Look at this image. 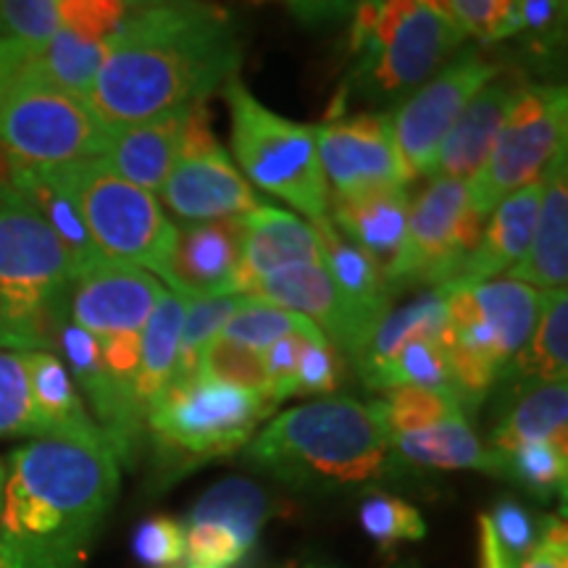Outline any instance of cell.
I'll return each instance as SVG.
<instances>
[{
  "label": "cell",
  "mask_w": 568,
  "mask_h": 568,
  "mask_svg": "<svg viewBox=\"0 0 568 568\" xmlns=\"http://www.w3.org/2000/svg\"><path fill=\"white\" fill-rule=\"evenodd\" d=\"M243 67V38L209 0H166L134 11L113 34L88 95L109 132L209 101Z\"/></svg>",
  "instance_id": "obj_1"
},
{
  "label": "cell",
  "mask_w": 568,
  "mask_h": 568,
  "mask_svg": "<svg viewBox=\"0 0 568 568\" xmlns=\"http://www.w3.org/2000/svg\"><path fill=\"white\" fill-rule=\"evenodd\" d=\"M116 493L109 443L38 437L13 450L0 500V568H82Z\"/></svg>",
  "instance_id": "obj_2"
},
{
  "label": "cell",
  "mask_w": 568,
  "mask_h": 568,
  "mask_svg": "<svg viewBox=\"0 0 568 568\" xmlns=\"http://www.w3.org/2000/svg\"><path fill=\"white\" fill-rule=\"evenodd\" d=\"M245 458L293 487L335 489L382 479L397 456L379 403L324 397L274 416Z\"/></svg>",
  "instance_id": "obj_3"
},
{
  "label": "cell",
  "mask_w": 568,
  "mask_h": 568,
  "mask_svg": "<svg viewBox=\"0 0 568 568\" xmlns=\"http://www.w3.org/2000/svg\"><path fill=\"white\" fill-rule=\"evenodd\" d=\"M77 268L0 151V351H55Z\"/></svg>",
  "instance_id": "obj_4"
},
{
  "label": "cell",
  "mask_w": 568,
  "mask_h": 568,
  "mask_svg": "<svg viewBox=\"0 0 568 568\" xmlns=\"http://www.w3.org/2000/svg\"><path fill=\"white\" fill-rule=\"evenodd\" d=\"M464 42L450 13L426 0H355L353 82L374 103L408 98Z\"/></svg>",
  "instance_id": "obj_5"
},
{
  "label": "cell",
  "mask_w": 568,
  "mask_h": 568,
  "mask_svg": "<svg viewBox=\"0 0 568 568\" xmlns=\"http://www.w3.org/2000/svg\"><path fill=\"white\" fill-rule=\"evenodd\" d=\"M450 335L445 339L453 389L464 408L485 400L497 379L508 374L516 355L535 332L542 293L529 284L495 276L474 284H447Z\"/></svg>",
  "instance_id": "obj_6"
},
{
  "label": "cell",
  "mask_w": 568,
  "mask_h": 568,
  "mask_svg": "<svg viewBox=\"0 0 568 568\" xmlns=\"http://www.w3.org/2000/svg\"><path fill=\"white\" fill-rule=\"evenodd\" d=\"M224 98L230 105L234 166L243 169L240 174L311 222L326 219L329 187L318 161L316 126L266 109L237 77L224 84Z\"/></svg>",
  "instance_id": "obj_7"
},
{
  "label": "cell",
  "mask_w": 568,
  "mask_h": 568,
  "mask_svg": "<svg viewBox=\"0 0 568 568\" xmlns=\"http://www.w3.org/2000/svg\"><path fill=\"white\" fill-rule=\"evenodd\" d=\"M274 410L268 397L193 374L163 387L145 410V426L161 458L182 471L243 450Z\"/></svg>",
  "instance_id": "obj_8"
},
{
  "label": "cell",
  "mask_w": 568,
  "mask_h": 568,
  "mask_svg": "<svg viewBox=\"0 0 568 568\" xmlns=\"http://www.w3.org/2000/svg\"><path fill=\"white\" fill-rule=\"evenodd\" d=\"M103 258L140 266L161 280L176 226L153 193L119 176L103 159L53 169Z\"/></svg>",
  "instance_id": "obj_9"
},
{
  "label": "cell",
  "mask_w": 568,
  "mask_h": 568,
  "mask_svg": "<svg viewBox=\"0 0 568 568\" xmlns=\"http://www.w3.org/2000/svg\"><path fill=\"white\" fill-rule=\"evenodd\" d=\"M109 138L82 98L19 67L0 103V151L13 166L59 169L103 159Z\"/></svg>",
  "instance_id": "obj_10"
},
{
  "label": "cell",
  "mask_w": 568,
  "mask_h": 568,
  "mask_svg": "<svg viewBox=\"0 0 568 568\" xmlns=\"http://www.w3.org/2000/svg\"><path fill=\"white\" fill-rule=\"evenodd\" d=\"M485 216L468 203L466 182L432 180L410 203L406 237L385 268L389 295L408 287H445L479 245Z\"/></svg>",
  "instance_id": "obj_11"
},
{
  "label": "cell",
  "mask_w": 568,
  "mask_h": 568,
  "mask_svg": "<svg viewBox=\"0 0 568 568\" xmlns=\"http://www.w3.org/2000/svg\"><path fill=\"white\" fill-rule=\"evenodd\" d=\"M568 92L566 84H531L510 109L500 138L481 172L466 182L471 209L489 216L503 197L542 180L545 169L566 148Z\"/></svg>",
  "instance_id": "obj_12"
},
{
  "label": "cell",
  "mask_w": 568,
  "mask_h": 568,
  "mask_svg": "<svg viewBox=\"0 0 568 568\" xmlns=\"http://www.w3.org/2000/svg\"><path fill=\"white\" fill-rule=\"evenodd\" d=\"M506 67L479 45H460L456 53L403 101L389 116L395 151L408 180L426 176L445 134L477 92Z\"/></svg>",
  "instance_id": "obj_13"
},
{
  "label": "cell",
  "mask_w": 568,
  "mask_h": 568,
  "mask_svg": "<svg viewBox=\"0 0 568 568\" xmlns=\"http://www.w3.org/2000/svg\"><path fill=\"white\" fill-rule=\"evenodd\" d=\"M316 148L329 197L368 190L408 187V174L395 151L387 113L329 116L316 126Z\"/></svg>",
  "instance_id": "obj_14"
},
{
  "label": "cell",
  "mask_w": 568,
  "mask_h": 568,
  "mask_svg": "<svg viewBox=\"0 0 568 568\" xmlns=\"http://www.w3.org/2000/svg\"><path fill=\"white\" fill-rule=\"evenodd\" d=\"M268 497L255 481L232 477L195 503L184 529L187 568H232L258 539Z\"/></svg>",
  "instance_id": "obj_15"
},
{
  "label": "cell",
  "mask_w": 568,
  "mask_h": 568,
  "mask_svg": "<svg viewBox=\"0 0 568 568\" xmlns=\"http://www.w3.org/2000/svg\"><path fill=\"white\" fill-rule=\"evenodd\" d=\"M245 295L258 301L282 305L314 322L318 332L355 361L364 351L374 329L385 314H376L364 305L353 303L343 290L332 282L324 266H293L282 268L251 284Z\"/></svg>",
  "instance_id": "obj_16"
},
{
  "label": "cell",
  "mask_w": 568,
  "mask_h": 568,
  "mask_svg": "<svg viewBox=\"0 0 568 568\" xmlns=\"http://www.w3.org/2000/svg\"><path fill=\"white\" fill-rule=\"evenodd\" d=\"M163 293L166 287L155 274L103 258L71 282L69 322L98 339L124 332L140 335Z\"/></svg>",
  "instance_id": "obj_17"
},
{
  "label": "cell",
  "mask_w": 568,
  "mask_h": 568,
  "mask_svg": "<svg viewBox=\"0 0 568 568\" xmlns=\"http://www.w3.org/2000/svg\"><path fill=\"white\" fill-rule=\"evenodd\" d=\"M55 351H61L67 358L71 368L69 374L74 376V382L90 400L92 414H95L92 422L103 432L113 456L119 464L132 466L140 450L142 429H145V408L140 406L138 393L113 379L103 364L98 339L77 324L67 322L61 326L59 337H55Z\"/></svg>",
  "instance_id": "obj_18"
},
{
  "label": "cell",
  "mask_w": 568,
  "mask_h": 568,
  "mask_svg": "<svg viewBox=\"0 0 568 568\" xmlns=\"http://www.w3.org/2000/svg\"><path fill=\"white\" fill-rule=\"evenodd\" d=\"M243 216L184 224L174 234L172 255L161 282L176 295L201 297L240 295Z\"/></svg>",
  "instance_id": "obj_19"
},
{
  "label": "cell",
  "mask_w": 568,
  "mask_h": 568,
  "mask_svg": "<svg viewBox=\"0 0 568 568\" xmlns=\"http://www.w3.org/2000/svg\"><path fill=\"white\" fill-rule=\"evenodd\" d=\"M161 195L169 211L187 224L245 216L261 205L251 182L240 174L222 145L180 153Z\"/></svg>",
  "instance_id": "obj_20"
},
{
  "label": "cell",
  "mask_w": 568,
  "mask_h": 568,
  "mask_svg": "<svg viewBox=\"0 0 568 568\" xmlns=\"http://www.w3.org/2000/svg\"><path fill=\"white\" fill-rule=\"evenodd\" d=\"M524 88H527V80L514 71H503L485 84L445 134L426 176L458 182L474 180L493 153L503 124Z\"/></svg>",
  "instance_id": "obj_21"
},
{
  "label": "cell",
  "mask_w": 568,
  "mask_h": 568,
  "mask_svg": "<svg viewBox=\"0 0 568 568\" xmlns=\"http://www.w3.org/2000/svg\"><path fill=\"white\" fill-rule=\"evenodd\" d=\"M293 266H322V245L311 224L295 213L261 203L243 216V255L237 293L264 276Z\"/></svg>",
  "instance_id": "obj_22"
},
{
  "label": "cell",
  "mask_w": 568,
  "mask_h": 568,
  "mask_svg": "<svg viewBox=\"0 0 568 568\" xmlns=\"http://www.w3.org/2000/svg\"><path fill=\"white\" fill-rule=\"evenodd\" d=\"M568 148V145H566ZM560 148L542 174V201L529 251L510 268V280L529 287L566 290L568 282V155Z\"/></svg>",
  "instance_id": "obj_23"
},
{
  "label": "cell",
  "mask_w": 568,
  "mask_h": 568,
  "mask_svg": "<svg viewBox=\"0 0 568 568\" xmlns=\"http://www.w3.org/2000/svg\"><path fill=\"white\" fill-rule=\"evenodd\" d=\"M539 201H542V180L503 197L489 213L479 245L468 255L466 264L450 284H474L508 274L529 251L535 234ZM447 287V284H445Z\"/></svg>",
  "instance_id": "obj_24"
},
{
  "label": "cell",
  "mask_w": 568,
  "mask_h": 568,
  "mask_svg": "<svg viewBox=\"0 0 568 568\" xmlns=\"http://www.w3.org/2000/svg\"><path fill=\"white\" fill-rule=\"evenodd\" d=\"M408 209V187H385L361 195L329 197L326 216L347 240L364 247L385 274L406 237Z\"/></svg>",
  "instance_id": "obj_25"
},
{
  "label": "cell",
  "mask_w": 568,
  "mask_h": 568,
  "mask_svg": "<svg viewBox=\"0 0 568 568\" xmlns=\"http://www.w3.org/2000/svg\"><path fill=\"white\" fill-rule=\"evenodd\" d=\"M187 109L163 113L151 122H140L111 132L103 161L148 193H161L163 182L180 159L182 130Z\"/></svg>",
  "instance_id": "obj_26"
},
{
  "label": "cell",
  "mask_w": 568,
  "mask_h": 568,
  "mask_svg": "<svg viewBox=\"0 0 568 568\" xmlns=\"http://www.w3.org/2000/svg\"><path fill=\"white\" fill-rule=\"evenodd\" d=\"M27 366H30L32 400L42 426V437L105 443L103 432L98 429V424L92 422L88 408H84L82 397L74 387V379H71L69 368L63 366L59 355L48 351H32L27 353Z\"/></svg>",
  "instance_id": "obj_27"
},
{
  "label": "cell",
  "mask_w": 568,
  "mask_h": 568,
  "mask_svg": "<svg viewBox=\"0 0 568 568\" xmlns=\"http://www.w3.org/2000/svg\"><path fill=\"white\" fill-rule=\"evenodd\" d=\"M395 456L432 468H466V471H485L500 477V458L481 443L468 426L466 416L439 422L424 429L406 432V435L389 437Z\"/></svg>",
  "instance_id": "obj_28"
},
{
  "label": "cell",
  "mask_w": 568,
  "mask_h": 568,
  "mask_svg": "<svg viewBox=\"0 0 568 568\" xmlns=\"http://www.w3.org/2000/svg\"><path fill=\"white\" fill-rule=\"evenodd\" d=\"M11 182L40 211V216L45 219L55 237L61 240V245L67 247L77 274L103 261L101 251L92 243L88 226L82 222L80 211H77L67 187L59 182V176L53 174V169H27L11 163Z\"/></svg>",
  "instance_id": "obj_29"
},
{
  "label": "cell",
  "mask_w": 568,
  "mask_h": 568,
  "mask_svg": "<svg viewBox=\"0 0 568 568\" xmlns=\"http://www.w3.org/2000/svg\"><path fill=\"white\" fill-rule=\"evenodd\" d=\"M568 387L535 385L524 387V395L503 414L500 424L489 435V450L503 456L524 443H552L568 447Z\"/></svg>",
  "instance_id": "obj_30"
},
{
  "label": "cell",
  "mask_w": 568,
  "mask_h": 568,
  "mask_svg": "<svg viewBox=\"0 0 568 568\" xmlns=\"http://www.w3.org/2000/svg\"><path fill=\"white\" fill-rule=\"evenodd\" d=\"M518 387L558 385L568 376V293L550 290L542 293V305L529 343L516 355L508 374Z\"/></svg>",
  "instance_id": "obj_31"
},
{
  "label": "cell",
  "mask_w": 568,
  "mask_h": 568,
  "mask_svg": "<svg viewBox=\"0 0 568 568\" xmlns=\"http://www.w3.org/2000/svg\"><path fill=\"white\" fill-rule=\"evenodd\" d=\"M187 303L190 297L166 290L140 332V368L134 389H138V400L145 410L174 376Z\"/></svg>",
  "instance_id": "obj_32"
},
{
  "label": "cell",
  "mask_w": 568,
  "mask_h": 568,
  "mask_svg": "<svg viewBox=\"0 0 568 568\" xmlns=\"http://www.w3.org/2000/svg\"><path fill=\"white\" fill-rule=\"evenodd\" d=\"M447 335H450V322H447L445 293L439 287L426 290V293L414 297L403 308L387 311L385 318L374 329L372 339H368L353 364L358 368V374H366L379 364H385L387 358H393L410 339L432 337L445 345Z\"/></svg>",
  "instance_id": "obj_33"
},
{
  "label": "cell",
  "mask_w": 568,
  "mask_h": 568,
  "mask_svg": "<svg viewBox=\"0 0 568 568\" xmlns=\"http://www.w3.org/2000/svg\"><path fill=\"white\" fill-rule=\"evenodd\" d=\"M318 234V245H322V266L332 282L337 284L353 303L364 305L376 314H387L393 295L385 287V274L382 266L368 255L364 247H358L353 240H347L329 216L314 222Z\"/></svg>",
  "instance_id": "obj_34"
},
{
  "label": "cell",
  "mask_w": 568,
  "mask_h": 568,
  "mask_svg": "<svg viewBox=\"0 0 568 568\" xmlns=\"http://www.w3.org/2000/svg\"><path fill=\"white\" fill-rule=\"evenodd\" d=\"M105 51H109V42L82 40L59 27V32L48 40V45L21 67L32 69L34 74H40L55 88L88 101L92 82H95L105 61Z\"/></svg>",
  "instance_id": "obj_35"
},
{
  "label": "cell",
  "mask_w": 568,
  "mask_h": 568,
  "mask_svg": "<svg viewBox=\"0 0 568 568\" xmlns=\"http://www.w3.org/2000/svg\"><path fill=\"white\" fill-rule=\"evenodd\" d=\"M361 379H364L368 389H376V393H387V389L395 387H429L456 395L445 345L432 337L410 339L385 364L361 374Z\"/></svg>",
  "instance_id": "obj_36"
},
{
  "label": "cell",
  "mask_w": 568,
  "mask_h": 568,
  "mask_svg": "<svg viewBox=\"0 0 568 568\" xmlns=\"http://www.w3.org/2000/svg\"><path fill=\"white\" fill-rule=\"evenodd\" d=\"M376 403H379L389 437L406 435V432H416L424 429V426L466 416L458 397L445 393V389L395 387L387 389L385 397Z\"/></svg>",
  "instance_id": "obj_37"
},
{
  "label": "cell",
  "mask_w": 568,
  "mask_h": 568,
  "mask_svg": "<svg viewBox=\"0 0 568 568\" xmlns=\"http://www.w3.org/2000/svg\"><path fill=\"white\" fill-rule=\"evenodd\" d=\"M293 332L316 335L318 326L314 322H308L305 316L295 314V311L282 308V305L243 295V305H240L230 322L224 324L222 337H230L234 343L264 353L268 345H274L276 339H282L284 335H293Z\"/></svg>",
  "instance_id": "obj_38"
},
{
  "label": "cell",
  "mask_w": 568,
  "mask_h": 568,
  "mask_svg": "<svg viewBox=\"0 0 568 568\" xmlns=\"http://www.w3.org/2000/svg\"><path fill=\"white\" fill-rule=\"evenodd\" d=\"M500 477L514 479L537 497H556L566 493L568 447L552 443H524L503 453Z\"/></svg>",
  "instance_id": "obj_39"
},
{
  "label": "cell",
  "mask_w": 568,
  "mask_h": 568,
  "mask_svg": "<svg viewBox=\"0 0 568 568\" xmlns=\"http://www.w3.org/2000/svg\"><path fill=\"white\" fill-rule=\"evenodd\" d=\"M195 374L203 379L222 382V385H232L245 389V393L268 397V379L264 366V353L253 351V347L234 343L230 337H213L209 345L197 355ZM274 403V400H272Z\"/></svg>",
  "instance_id": "obj_40"
},
{
  "label": "cell",
  "mask_w": 568,
  "mask_h": 568,
  "mask_svg": "<svg viewBox=\"0 0 568 568\" xmlns=\"http://www.w3.org/2000/svg\"><path fill=\"white\" fill-rule=\"evenodd\" d=\"M0 437H42L27 353L0 351Z\"/></svg>",
  "instance_id": "obj_41"
},
{
  "label": "cell",
  "mask_w": 568,
  "mask_h": 568,
  "mask_svg": "<svg viewBox=\"0 0 568 568\" xmlns=\"http://www.w3.org/2000/svg\"><path fill=\"white\" fill-rule=\"evenodd\" d=\"M59 32V0H0V40L21 61L38 55Z\"/></svg>",
  "instance_id": "obj_42"
},
{
  "label": "cell",
  "mask_w": 568,
  "mask_h": 568,
  "mask_svg": "<svg viewBox=\"0 0 568 568\" xmlns=\"http://www.w3.org/2000/svg\"><path fill=\"white\" fill-rule=\"evenodd\" d=\"M243 305V295H219V297H201V301L187 303L184 314L180 351H176V368L172 379H187L195 374L197 355L213 337L222 335L224 324L234 316V311Z\"/></svg>",
  "instance_id": "obj_43"
},
{
  "label": "cell",
  "mask_w": 568,
  "mask_h": 568,
  "mask_svg": "<svg viewBox=\"0 0 568 568\" xmlns=\"http://www.w3.org/2000/svg\"><path fill=\"white\" fill-rule=\"evenodd\" d=\"M361 527L379 548L416 542L426 535V524L410 503L395 495H372L361 506Z\"/></svg>",
  "instance_id": "obj_44"
},
{
  "label": "cell",
  "mask_w": 568,
  "mask_h": 568,
  "mask_svg": "<svg viewBox=\"0 0 568 568\" xmlns=\"http://www.w3.org/2000/svg\"><path fill=\"white\" fill-rule=\"evenodd\" d=\"M132 13L126 0H59L61 30L92 42H111Z\"/></svg>",
  "instance_id": "obj_45"
},
{
  "label": "cell",
  "mask_w": 568,
  "mask_h": 568,
  "mask_svg": "<svg viewBox=\"0 0 568 568\" xmlns=\"http://www.w3.org/2000/svg\"><path fill=\"white\" fill-rule=\"evenodd\" d=\"M566 3L568 0H516L514 38L518 34L527 40L535 55L556 53L566 32Z\"/></svg>",
  "instance_id": "obj_46"
},
{
  "label": "cell",
  "mask_w": 568,
  "mask_h": 568,
  "mask_svg": "<svg viewBox=\"0 0 568 568\" xmlns=\"http://www.w3.org/2000/svg\"><path fill=\"white\" fill-rule=\"evenodd\" d=\"M450 17L460 32L479 42L514 38L516 0H447Z\"/></svg>",
  "instance_id": "obj_47"
},
{
  "label": "cell",
  "mask_w": 568,
  "mask_h": 568,
  "mask_svg": "<svg viewBox=\"0 0 568 568\" xmlns=\"http://www.w3.org/2000/svg\"><path fill=\"white\" fill-rule=\"evenodd\" d=\"M314 339H326L322 332L308 335V332H293V335H284L276 339L274 345H268L264 351V366H266V379H268V393L272 400L280 406L287 397H295V379H297V366L305 353L308 343Z\"/></svg>",
  "instance_id": "obj_48"
},
{
  "label": "cell",
  "mask_w": 568,
  "mask_h": 568,
  "mask_svg": "<svg viewBox=\"0 0 568 568\" xmlns=\"http://www.w3.org/2000/svg\"><path fill=\"white\" fill-rule=\"evenodd\" d=\"M134 556L153 568L176 566L184 558V527L169 516L148 518L134 531Z\"/></svg>",
  "instance_id": "obj_49"
},
{
  "label": "cell",
  "mask_w": 568,
  "mask_h": 568,
  "mask_svg": "<svg viewBox=\"0 0 568 568\" xmlns=\"http://www.w3.org/2000/svg\"><path fill=\"white\" fill-rule=\"evenodd\" d=\"M343 382V355L329 339H314L297 366L295 395H329Z\"/></svg>",
  "instance_id": "obj_50"
},
{
  "label": "cell",
  "mask_w": 568,
  "mask_h": 568,
  "mask_svg": "<svg viewBox=\"0 0 568 568\" xmlns=\"http://www.w3.org/2000/svg\"><path fill=\"white\" fill-rule=\"evenodd\" d=\"M489 521H493V529L497 539H500V545L514 560L527 556V552L535 548L539 531H542L527 508H521L518 503L510 500L500 503V506L493 510V516H489Z\"/></svg>",
  "instance_id": "obj_51"
},
{
  "label": "cell",
  "mask_w": 568,
  "mask_h": 568,
  "mask_svg": "<svg viewBox=\"0 0 568 568\" xmlns=\"http://www.w3.org/2000/svg\"><path fill=\"white\" fill-rule=\"evenodd\" d=\"M516 568H568V537L566 524L552 518L539 531V539L527 556L514 560Z\"/></svg>",
  "instance_id": "obj_52"
},
{
  "label": "cell",
  "mask_w": 568,
  "mask_h": 568,
  "mask_svg": "<svg viewBox=\"0 0 568 568\" xmlns=\"http://www.w3.org/2000/svg\"><path fill=\"white\" fill-rule=\"evenodd\" d=\"M303 24H332L353 13L355 0H284Z\"/></svg>",
  "instance_id": "obj_53"
},
{
  "label": "cell",
  "mask_w": 568,
  "mask_h": 568,
  "mask_svg": "<svg viewBox=\"0 0 568 568\" xmlns=\"http://www.w3.org/2000/svg\"><path fill=\"white\" fill-rule=\"evenodd\" d=\"M479 550H481V568H514V558L508 556L506 548L497 539L489 516H481L479 521Z\"/></svg>",
  "instance_id": "obj_54"
},
{
  "label": "cell",
  "mask_w": 568,
  "mask_h": 568,
  "mask_svg": "<svg viewBox=\"0 0 568 568\" xmlns=\"http://www.w3.org/2000/svg\"><path fill=\"white\" fill-rule=\"evenodd\" d=\"M21 63H24V61L19 59V53L13 51L11 45H6L3 40H0V103H3L6 90H9L13 74H17Z\"/></svg>",
  "instance_id": "obj_55"
},
{
  "label": "cell",
  "mask_w": 568,
  "mask_h": 568,
  "mask_svg": "<svg viewBox=\"0 0 568 568\" xmlns=\"http://www.w3.org/2000/svg\"><path fill=\"white\" fill-rule=\"evenodd\" d=\"M130 3L132 11H140V9H148V6H155V3H166V0H126Z\"/></svg>",
  "instance_id": "obj_56"
},
{
  "label": "cell",
  "mask_w": 568,
  "mask_h": 568,
  "mask_svg": "<svg viewBox=\"0 0 568 568\" xmlns=\"http://www.w3.org/2000/svg\"><path fill=\"white\" fill-rule=\"evenodd\" d=\"M3 481H6V466L3 460H0V500H3Z\"/></svg>",
  "instance_id": "obj_57"
}]
</instances>
